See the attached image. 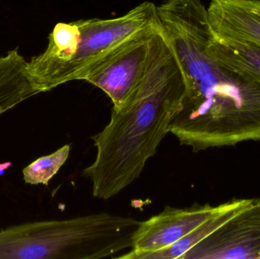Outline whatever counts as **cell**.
<instances>
[{"mask_svg":"<svg viewBox=\"0 0 260 259\" xmlns=\"http://www.w3.org/2000/svg\"><path fill=\"white\" fill-rule=\"evenodd\" d=\"M184 81L162 33L151 65L131 99L113 109L103 130L91 137L95 159L82 172L96 199L108 200L140 176L181 108Z\"/></svg>","mask_w":260,"mask_h":259,"instance_id":"7a4b0ae2","label":"cell"},{"mask_svg":"<svg viewBox=\"0 0 260 259\" xmlns=\"http://www.w3.org/2000/svg\"><path fill=\"white\" fill-rule=\"evenodd\" d=\"M71 146L65 144L53 153L41 157L23 170L24 182L30 185H49L52 178L65 164L70 156Z\"/></svg>","mask_w":260,"mask_h":259,"instance_id":"7c38bea8","label":"cell"},{"mask_svg":"<svg viewBox=\"0 0 260 259\" xmlns=\"http://www.w3.org/2000/svg\"><path fill=\"white\" fill-rule=\"evenodd\" d=\"M229 204L194 205L184 208L166 206L160 214L141 221L133 237L131 251L148 252L168 247L225 209Z\"/></svg>","mask_w":260,"mask_h":259,"instance_id":"52a82bcc","label":"cell"},{"mask_svg":"<svg viewBox=\"0 0 260 259\" xmlns=\"http://www.w3.org/2000/svg\"><path fill=\"white\" fill-rule=\"evenodd\" d=\"M80 41L73 58L49 81L47 92L73 81L85 80L138 35L158 24L157 6L144 2L119 18L80 20Z\"/></svg>","mask_w":260,"mask_h":259,"instance_id":"277c9868","label":"cell"},{"mask_svg":"<svg viewBox=\"0 0 260 259\" xmlns=\"http://www.w3.org/2000/svg\"><path fill=\"white\" fill-rule=\"evenodd\" d=\"M207 50L219 65L260 81V47L258 46L218 38L212 32Z\"/></svg>","mask_w":260,"mask_h":259,"instance_id":"8fae6325","label":"cell"},{"mask_svg":"<svg viewBox=\"0 0 260 259\" xmlns=\"http://www.w3.org/2000/svg\"><path fill=\"white\" fill-rule=\"evenodd\" d=\"M161 28L185 85L170 133L193 152L260 141V81L225 68L210 56L207 10L190 6L174 11Z\"/></svg>","mask_w":260,"mask_h":259,"instance_id":"6da1fadb","label":"cell"},{"mask_svg":"<svg viewBox=\"0 0 260 259\" xmlns=\"http://www.w3.org/2000/svg\"><path fill=\"white\" fill-rule=\"evenodd\" d=\"M252 199H234L229 201L225 209L202 224L181 240L160 250L148 252H136L130 250L120 255V259H184L188 252L216 231L238 211L249 205Z\"/></svg>","mask_w":260,"mask_h":259,"instance_id":"9c48e42d","label":"cell"},{"mask_svg":"<svg viewBox=\"0 0 260 259\" xmlns=\"http://www.w3.org/2000/svg\"><path fill=\"white\" fill-rule=\"evenodd\" d=\"M184 259H260V198L252 199Z\"/></svg>","mask_w":260,"mask_h":259,"instance_id":"8992f818","label":"cell"},{"mask_svg":"<svg viewBox=\"0 0 260 259\" xmlns=\"http://www.w3.org/2000/svg\"><path fill=\"white\" fill-rule=\"evenodd\" d=\"M207 13L215 36L260 47V0H211Z\"/></svg>","mask_w":260,"mask_h":259,"instance_id":"ba28073f","label":"cell"},{"mask_svg":"<svg viewBox=\"0 0 260 259\" xmlns=\"http://www.w3.org/2000/svg\"><path fill=\"white\" fill-rule=\"evenodd\" d=\"M26 64L18 48L0 57V116L40 94L26 74Z\"/></svg>","mask_w":260,"mask_h":259,"instance_id":"30bf717a","label":"cell"},{"mask_svg":"<svg viewBox=\"0 0 260 259\" xmlns=\"http://www.w3.org/2000/svg\"><path fill=\"white\" fill-rule=\"evenodd\" d=\"M160 33L158 21L87 76L85 81L110 97L113 109L126 104L139 88L151 65Z\"/></svg>","mask_w":260,"mask_h":259,"instance_id":"5b68a950","label":"cell"},{"mask_svg":"<svg viewBox=\"0 0 260 259\" xmlns=\"http://www.w3.org/2000/svg\"><path fill=\"white\" fill-rule=\"evenodd\" d=\"M140 224L133 217L105 212L22 224L0 231V257L114 258V255L133 248Z\"/></svg>","mask_w":260,"mask_h":259,"instance_id":"3957f363","label":"cell"}]
</instances>
